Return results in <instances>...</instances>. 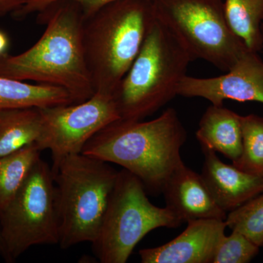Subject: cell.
I'll use <instances>...</instances> for the list:
<instances>
[{
  "mask_svg": "<svg viewBox=\"0 0 263 263\" xmlns=\"http://www.w3.org/2000/svg\"><path fill=\"white\" fill-rule=\"evenodd\" d=\"M232 231L228 236L221 238L212 263H247L258 254L259 247L239 232Z\"/></svg>",
  "mask_w": 263,
  "mask_h": 263,
  "instance_id": "obj_21",
  "label": "cell"
},
{
  "mask_svg": "<svg viewBox=\"0 0 263 263\" xmlns=\"http://www.w3.org/2000/svg\"><path fill=\"white\" fill-rule=\"evenodd\" d=\"M196 137L201 147L235 162L242 152L240 116L223 105H212L200 119Z\"/></svg>",
  "mask_w": 263,
  "mask_h": 263,
  "instance_id": "obj_14",
  "label": "cell"
},
{
  "mask_svg": "<svg viewBox=\"0 0 263 263\" xmlns=\"http://www.w3.org/2000/svg\"><path fill=\"white\" fill-rule=\"evenodd\" d=\"M227 226L239 232L254 245L263 247V193L227 215Z\"/></svg>",
  "mask_w": 263,
  "mask_h": 263,
  "instance_id": "obj_20",
  "label": "cell"
},
{
  "mask_svg": "<svg viewBox=\"0 0 263 263\" xmlns=\"http://www.w3.org/2000/svg\"><path fill=\"white\" fill-rule=\"evenodd\" d=\"M192 61L184 45L155 15L139 53L114 92L121 119L143 120L177 96Z\"/></svg>",
  "mask_w": 263,
  "mask_h": 263,
  "instance_id": "obj_4",
  "label": "cell"
},
{
  "mask_svg": "<svg viewBox=\"0 0 263 263\" xmlns=\"http://www.w3.org/2000/svg\"><path fill=\"white\" fill-rule=\"evenodd\" d=\"M242 152L233 165L248 174L263 176V118L240 116Z\"/></svg>",
  "mask_w": 263,
  "mask_h": 263,
  "instance_id": "obj_19",
  "label": "cell"
},
{
  "mask_svg": "<svg viewBox=\"0 0 263 263\" xmlns=\"http://www.w3.org/2000/svg\"><path fill=\"white\" fill-rule=\"evenodd\" d=\"M156 16L179 38L193 60L228 72L247 50L230 28L222 0H152Z\"/></svg>",
  "mask_w": 263,
  "mask_h": 263,
  "instance_id": "obj_7",
  "label": "cell"
},
{
  "mask_svg": "<svg viewBox=\"0 0 263 263\" xmlns=\"http://www.w3.org/2000/svg\"><path fill=\"white\" fill-rule=\"evenodd\" d=\"M56 186L59 245L67 249L98 237L119 171L84 154L66 156L51 167Z\"/></svg>",
  "mask_w": 263,
  "mask_h": 263,
  "instance_id": "obj_5",
  "label": "cell"
},
{
  "mask_svg": "<svg viewBox=\"0 0 263 263\" xmlns=\"http://www.w3.org/2000/svg\"><path fill=\"white\" fill-rule=\"evenodd\" d=\"M182 223L167 207L153 205L141 180L123 169L118 174L93 250L100 262L125 263L151 231L178 228Z\"/></svg>",
  "mask_w": 263,
  "mask_h": 263,
  "instance_id": "obj_6",
  "label": "cell"
},
{
  "mask_svg": "<svg viewBox=\"0 0 263 263\" xmlns=\"http://www.w3.org/2000/svg\"><path fill=\"white\" fill-rule=\"evenodd\" d=\"M9 46V38L6 33L0 30V57L6 54Z\"/></svg>",
  "mask_w": 263,
  "mask_h": 263,
  "instance_id": "obj_24",
  "label": "cell"
},
{
  "mask_svg": "<svg viewBox=\"0 0 263 263\" xmlns=\"http://www.w3.org/2000/svg\"><path fill=\"white\" fill-rule=\"evenodd\" d=\"M75 103L63 88L0 76V110L45 108Z\"/></svg>",
  "mask_w": 263,
  "mask_h": 263,
  "instance_id": "obj_15",
  "label": "cell"
},
{
  "mask_svg": "<svg viewBox=\"0 0 263 263\" xmlns=\"http://www.w3.org/2000/svg\"><path fill=\"white\" fill-rule=\"evenodd\" d=\"M0 254L5 258V249L4 242H3V237H2L1 230H0Z\"/></svg>",
  "mask_w": 263,
  "mask_h": 263,
  "instance_id": "obj_25",
  "label": "cell"
},
{
  "mask_svg": "<svg viewBox=\"0 0 263 263\" xmlns=\"http://www.w3.org/2000/svg\"><path fill=\"white\" fill-rule=\"evenodd\" d=\"M224 15L230 28L249 51L263 48V0H226Z\"/></svg>",
  "mask_w": 263,
  "mask_h": 263,
  "instance_id": "obj_17",
  "label": "cell"
},
{
  "mask_svg": "<svg viewBox=\"0 0 263 263\" xmlns=\"http://www.w3.org/2000/svg\"><path fill=\"white\" fill-rule=\"evenodd\" d=\"M28 0H0V17L13 14Z\"/></svg>",
  "mask_w": 263,
  "mask_h": 263,
  "instance_id": "obj_23",
  "label": "cell"
},
{
  "mask_svg": "<svg viewBox=\"0 0 263 263\" xmlns=\"http://www.w3.org/2000/svg\"><path fill=\"white\" fill-rule=\"evenodd\" d=\"M177 95L204 98L214 105H223L226 100L263 104V61L256 52L246 50L224 75L204 79L185 76Z\"/></svg>",
  "mask_w": 263,
  "mask_h": 263,
  "instance_id": "obj_10",
  "label": "cell"
},
{
  "mask_svg": "<svg viewBox=\"0 0 263 263\" xmlns=\"http://www.w3.org/2000/svg\"><path fill=\"white\" fill-rule=\"evenodd\" d=\"M181 234L165 245L139 251L143 263H212L214 252L224 235L226 220L187 221Z\"/></svg>",
  "mask_w": 263,
  "mask_h": 263,
  "instance_id": "obj_11",
  "label": "cell"
},
{
  "mask_svg": "<svg viewBox=\"0 0 263 263\" xmlns=\"http://www.w3.org/2000/svg\"><path fill=\"white\" fill-rule=\"evenodd\" d=\"M58 0H28L22 8L13 13L15 19H23L32 13H38L46 5ZM80 5L84 18H87L106 5L118 0H72Z\"/></svg>",
  "mask_w": 263,
  "mask_h": 263,
  "instance_id": "obj_22",
  "label": "cell"
},
{
  "mask_svg": "<svg viewBox=\"0 0 263 263\" xmlns=\"http://www.w3.org/2000/svg\"><path fill=\"white\" fill-rule=\"evenodd\" d=\"M36 143L0 157V215L18 193L36 162L41 158Z\"/></svg>",
  "mask_w": 263,
  "mask_h": 263,
  "instance_id": "obj_18",
  "label": "cell"
},
{
  "mask_svg": "<svg viewBox=\"0 0 263 263\" xmlns=\"http://www.w3.org/2000/svg\"><path fill=\"white\" fill-rule=\"evenodd\" d=\"M201 176L216 204L232 212L263 193V176L248 174L223 162L216 152L202 147Z\"/></svg>",
  "mask_w": 263,
  "mask_h": 263,
  "instance_id": "obj_13",
  "label": "cell"
},
{
  "mask_svg": "<svg viewBox=\"0 0 263 263\" xmlns=\"http://www.w3.org/2000/svg\"><path fill=\"white\" fill-rule=\"evenodd\" d=\"M155 16L152 0H118L84 18L83 45L95 92L114 95Z\"/></svg>",
  "mask_w": 263,
  "mask_h": 263,
  "instance_id": "obj_3",
  "label": "cell"
},
{
  "mask_svg": "<svg viewBox=\"0 0 263 263\" xmlns=\"http://www.w3.org/2000/svg\"><path fill=\"white\" fill-rule=\"evenodd\" d=\"M37 13L46 24L42 36L20 54L0 57V76L63 88L75 103L88 100L95 91L85 59L80 5L58 0Z\"/></svg>",
  "mask_w": 263,
  "mask_h": 263,
  "instance_id": "obj_1",
  "label": "cell"
},
{
  "mask_svg": "<svg viewBox=\"0 0 263 263\" xmlns=\"http://www.w3.org/2000/svg\"><path fill=\"white\" fill-rule=\"evenodd\" d=\"M5 259L20 257L36 245H59L56 186L52 169L39 159L0 215Z\"/></svg>",
  "mask_w": 263,
  "mask_h": 263,
  "instance_id": "obj_8",
  "label": "cell"
},
{
  "mask_svg": "<svg viewBox=\"0 0 263 263\" xmlns=\"http://www.w3.org/2000/svg\"><path fill=\"white\" fill-rule=\"evenodd\" d=\"M166 207L182 221L195 219L226 220L227 212L216 204L204 182L197 174L181 162L164 183Z\"/></svg>",
  "mask_w": 263,
  "mask_h": 263,
  "instance_id": "obj_12",
  "label": "cell"
},
{
  "mask_svg": "<svg viewBox=\"0 0 263 263\" xmlns=\"http://www.w3.org/2000/svg\"><path fill=\"white\" fill-rule=\"evenodd\" d=\"M43 130L37 143L40 150H50L53 165L62 158L82 152L99 131L120 119L114 95L96 91L79 103L39 108Z\"/></svg>",
  "mask_w": 263,
  "mask_h": 263,
  "instance_id": "obj_9",
  "label": "cell"
},
{
  "mask_svg": "<svg viewBox=\"0 0 263 263\" xmlns=\"http://www.w3.org/2000/svg\"><path fill=\"white\" fill-rule=\"evenodd\" d=\"M43 130L39 108L0 110V157L37 143Z\"/></svg>",
  "mask_w": 263,
  "mask_h": 263,
  "instance_id": "obj_16",
  "label": "cell"
},
{
  "mask_svg": "<svg viewBox=\"0 0 263 263\" xmlns=\"http://www.w3.org/2000/svg\"><path fill=\"white\" fill-rule=\"evenodd\" d=\"M187 133L174 108L153 120L118 119L86 143L81 153L119 164L137 176L146 190L161 193L173 171L183 162Z\"/></svg>",
  "mask_w": 263,
  "mask_h": 263,
  "instance_id": "obj_2",
  "label": "cell"
},
{
  "mask_svg": "<svg viewBox=\"0 0 263 263\" xmlns=\"http://www.w3.org/2000/svg\"><path fill=\"white\" fill-rule=\"evenodd\" d=\"M262 37H263V22L262 24Z\"/></svg>",
  "mask_w": 263,
  "mask_h": 263,
  "instance_id": "obj_26",
  "label": "cell"
}]
</instances>
